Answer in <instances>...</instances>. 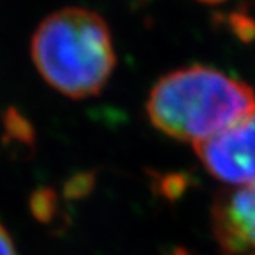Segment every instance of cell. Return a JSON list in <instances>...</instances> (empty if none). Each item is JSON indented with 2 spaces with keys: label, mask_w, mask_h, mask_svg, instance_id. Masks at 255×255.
<instances>
[{
  "label": "cell",
  "mask_w": 255,
  "mask_h": 255,
  "mask_svg": "<svg viewBox=\"0 0 255 255\" xmlns=\"http://www.w3.org/2000/svg\"><path fill=\"white\" fill-rule=\"evenodd\" d=\"M146 109L158 131L195 144L255 111V93L222 71L195 65L163 76L151 91Z\"/></svg>",
  "instance_id": "1"
},
{
  "label": "cell",
  "mask_w": 255,
  "mask_h": 255,
  "mask_svg": "<svg viewBox=\"0 0 255 255\" xmlns=\"http://www.w3.org/2000/svg\"><path fill=\"white\" fill-rule=\"evenodd\" d=\"M31 54L45 82L71 99L99 94L116 66L106 22L83 8H65L46 17L32 37Z\"/></svg>",
  "instance_id": "2"
},
{
  "label": "cell",
  "mask_w": 255,
  "mask_h": 255,
  "mask_svg": "<svg viewBox=\"0 0 255 255\" xmlns=\"http://www.w3.org/2000/svg\"><path fill=\"white\" fill-rule=\"evenodd\" d=\"M194 149L205 169L217 180L232 186L255 183V111Z\"/></svg>",
  "instance_id": "3"
},
{
  "label": "cell",
  "mask_w": 255,
  "mask_h": 255,
  "mask_svg": "<svg viewBox=\"0 0 255 255\" xmlns=\"http://www.w3.org/2000/svg\"><path fill=\"white\" fill-rule=\"evenodd\" d=\"M212 232L225 255H255V183L215 200Z\"/></svg>",
  "instance_id": "4"
},
{
  "label": "cell",
  "mask_w": 255,
  "mask_h": 255,
  "mask_svg": "<svg viewBox=\"0 0 255 255\" xmlns=\"http://www.w3.org/2000/svg\"><path fill=\"white\" fill-rule=\"evenodd\" d=\"M0 255H17L11 237L2 225H0Z\"/></svg>",
  "instance_id": "5"
},
{
  "label": "cell",
  "mask_w": 255,
  "mask_h": 255,
  "mask_svg": "<svg viewBox=\"0 0 255 255\" xmlns=\"http://www.w3.org/2000/svg\"><path fill=\"white\" fill-rule=\"evenodd\" d=\"M198 2L208 3V5H215V3H222V2H225V0H198Z\"/></svg>",
  "instance_id": "6"
}]
</instances>
